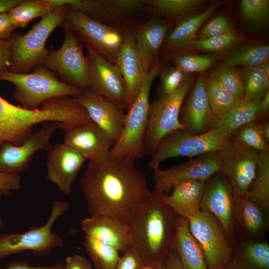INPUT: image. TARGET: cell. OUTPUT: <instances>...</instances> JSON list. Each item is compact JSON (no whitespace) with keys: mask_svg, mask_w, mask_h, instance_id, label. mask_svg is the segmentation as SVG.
<instances>
[{"mask_svg":"<svg viewBox=\"0 0 269 269\" xmlns=\"http://www.w3.org/2000/svg\"><path fill=\"white\" fill-rule=\"evenodd\" d=\"M135 160L89 161L79 186L91 216H107L129 223L150 191L146 176Z\"/></svg>","mask_w":269,"mask_h":269,"instance_id":"obj_1","label":"cell"},{"mask_svg":"<svg viewBox=\"0 0 269 269\" xmlns=\"http://www.w3.org/2000/svg\"><path fill=\"white\" fill-rule=\"evenodd\" d=\"M178 215L150 191L129 225L131 247L144 263L165 262L171 251Z\"/></svg>","mask_w":269,"mask_h":269,"instance_id":"obj_2","label":"cell"},{"mask_svg":"<svg viewBox=\"0 0 269 269\" xmlns=\"http://www.w3.org/2000/svg\"><path fill=\"white\" fill-rule=\"evenodd\" d=\"M14 85L12 98L19 106L30 111L40 109L42 103L51 99L63 96L75 97L82 91L66 84L54 73L43 65L35 67L32 73H14L8 71L0 72V81Z\"/></svg>","mask_w":269,"mask_h":269,"instance_id":"obj_3","label":"cell"},{"mask_svg":"<svg viewBox=\"0 0 269 269\" xmlns=\"http://www.w3.org/2000/svg\"><path fill=\"white\" fill-rule=\"evenodd\" d=\"M160 68V63L158 61L147 72L138 95L126 114L123 130L110 150L109 158L136 160L145 156L144 140L149 114L150 92L153 81Z\"/></svg>","mask_w":269,"mask_h":269,"instance_id":"obj_4","label":"cell"},{"mask_svg":"<svg viewBox=\"0 0 269 269\" xmlns=\"http://www.w3.org/2000/svg\"><path fill=\"white\" fill-rule=\"evenodd\" d=\"M67 5L57 8L41 17L25 34L11 37V54L8 71L27 73L42 65L49 50L45 44L49 36L65 21Z\"/></svg>","mask_w":269,"mask_h":269,"instance_id":"obj_5","label":"cell"},{"mask_svg":"<svg viewBox=\"0 0 269 269\" xmlns=\"http://www.w3.org/2000/svg\"><path fill=\"white\" fill-rule=\"evenodd\" d=\"M232 134L217 126L199 134L183 130L175 131L164 137L151 154L148 166L155 170L164 160L177 156L192 157L221 150L231 138Z\"/></svg>","mask_w":269,"mask_h":269,"instance_id":"obj_6","label":"cell"},{"mask_svg":"<svg viewBox=\"0 0 269 269\" xmlns=\"http://www.w3.org/2000/svg\"><path fill=\"white\" fill-rule=\"evenodd\" d=\"M65 201L55 200L45 224L32 227L22 233H0V259L24 251H31L37 256L49 255L56 248L64 245L63 238L52 231L56 221L69 209Z\"/></svg>","mask_w":269,"mask_h":269,"instance_id":"obj_7","label":"cell"},{"mask_svg":"<svg viewBox=\"0 0 269 269\" xmlns=\"http://www.w3.org/2000/svg\"><path fill=\"white\" fill-rule=\"evenodd\" d=\"M64 21L87 49L116 64L126 27L106 25L69 5Z\"/></svg>","mask_w":269,"mask_h":269,"instance_id":"obj_8","label":"cell"},{"mask_svg":"<svg viewBox=\"0 0 269 269\" xmlns=\"http://www.w3.org/2000/svg\"><path fill=\"white\" fill-rule=\"evenodd\" d=\"M192 84L186 78L174 92L150 103L147 127L144 135L145 156L151 155L160 141L169 134L183 130L179 121L181 108Z\"/></svg>","mask_w":269,"mask_h":269,"instance_id":"obj_9","label":"cell"},{"mask_svg":"<svg viewBox=\"0 0 269 269\" xmlns=\"http://www.w3.org/2000/svg\"><path fill=\"white\" fill-rule=\"evenodd\" d=\"M62 26L64 30L63 44L57 50H49L42 65L55 72L63 83L83 91L89 88V68L83 45L65 21Z\"/></svg>","mask_w":269,"mask_h":269,"instance_id":"obj_10","label":"cell"},{"mask_svg":"<svg viewBox=\"0 0 269 269\" xmlns=\"http://www.w3.org/2000/svg\"><path fill=\"white\" fill-rule=\"evenodd\" d=\"M258 152L232 137L219 151L221 172L230 184L235 201L244 198L255 178Z\"/></svg>","mask_w":269,"mask_h":269,"instance_id":"obj_11","label":"cell"},{"mask_svg":"<svg viewBox=\"0 0 269 269\" xmlns=\"http://www.w3.org/2000/svg\"><path fill=\"white\" fill-rule=\"evenodd\" d=\"M189 227L203 250L208 269L227 266L232 247L217 219L200 210L189 219Z\"/></svg>","mask_w":269,"mask_h":269,"instance_id":"obj_12","label":"cell"},{"mask_svg":"<svg viewBox=\"0 0 269 269\" xmlns=\"http://www.w3.org/2000/svg\"><path fill=\"white\" fill-rule=\"evenodd\" d=\"M219 171V151L205 153L165 169L154 170L153 191L159 195L168 194L179 183L191 180L205 182Z\"/></svg>","mask_w":269,"mask_h":269,"instance_id":"obj_13","label":"cell"},{"mask_svg":"<svg viewBox=\"0 0 269 269\" xmlns=\"http://www.w3.org/2000/svg\"><path fill=\"white\" fill-rule=\"evenodd\" d=\"M89 72V88L124 110L131 105L124 77L117 65L91 49L86 55Z\"/></svg>","mask_w":269,"mask_h":269,"instance_id":"obj_14","label":"cell"},{"mask_svg":"<svg viewBox=\"0 0 269 269\" xmlns=\"http://www.w3.org/2000/svg\"><path fill=\"white\" fill-rule=\"evenodd\" d=\"M60 122L47 121L20 145L6 143L0 150V172L18 174L28 167L32 155L39 150L50 151L51 137Z\"/></svg>","mask_w":269,"mask_h":269,"instance_id":"obj_15","label":"cell"},{"mask_svg":"<svg viewBox=\"0 0 269 269\" xmlns=\"http://www.w3.org/2000/svg\"><path fill=\"white\" fill-rule=\"evenodd\" d=\"M59 128L64 133L63 143L75 149L86 159L99 162L109 158L115 142L92 121L79 124L61 123Z\"/></svg>","mask_w":269,"mask_h":269,"instance_id":"obj_16","label":"cell"},{"mask_svg":"<svg viewBox=\"0 0 269 269\" xmlns=\"http://www.w3.org/2000/svg\"><path fill=\"white\" fill-rule=\"evenodd\" d=\"M235 203L232 188L221 171L205 182L200 210L209 212L217 219L231 246L234 240Z\"/></svg>","mask_w":269,"mask_h":269,"instance_id":"obj_17","label":"cell"},{"mask_svg":"<svg viewBox=\"0 0 269 269\" xmlns=\"http://www.w3.org/2000/svg\"><path fill=\"white\" fill-rule=\"evenodd\" d=\"M70 6L102 23L121 27H129L127 23L134 14L147 9L144 0H74Z\"/></svg>","mask_w":269,"mask_h":269,"instance_id":"obj_18","label":"cell"},{"mask_svg":"<svg viewBox=\"0 0 269 269\" xmlns=\"http://www.w3.org/2000/svg\"><path fill=\"white\" fill-rule=\"evenodd\" d=\"M179 121L183 130L192 134H201L217 126L218 119L211 110L204 77L198 79L190 92L180 110Z\"/></svg>","mask_w":269,"mask_h":269,"instance_id":"obj_19","label":"cell"},{"mask_svg":"<svg viewBox=\"0 0 269 269\" xmlns=\"http://www.w3.org/2000/svg\"><path fill=\"white\" fill-rule=\"evenodd\" d=\"M86 160L72 147L63 142L57 144L48 151L46 163L47 177L60 191L68 195Z\"/></svg>","mask_w":269,"mask_h":269,"instance_id":"obj_20","label":"cell"},{"mask_svg":"<svg viewBox=\"0 0 269 269\" xmlns=\"http://www.w3.org/2000/svg\"><path fill=\"white\" fill-rule=\"evenodd\" d=\"M73 98L86 110L91 120L116 142L125 122L124 110L88 88Z\"/></svg>","mask_w":269,"mask_h":269,"instance_id":"obj_21","label":"cell"},{"mask_svg":"<svg viewBox=\"0 0 269 269\" xmlns=\"http://www.w3.org/2000/svg\"><path fill=\"white\" fill-rule=\"evenodd\" d=\"M116 64L124 77L130 100L133 103L148 71L139 51L131 27L125 28L124 39Z\"/></svg>","mask_w":269,"mask_h":269,"instance_id":"obj_22","label":"cell"},{"mask_svg":"<svg viewBox=\"0 0 269 269\" xmlns=\"http://www.w3.org/2000/svg\"><path fill=\"white\" fill-rule=\"evenodd\" d=\"M85 236L93 238L124 253L131 247L128 223L107 216H90L81 222Z\"/></svg>","mask_w":269,"mask_h":269,"instance_id":"obj_23","label":"cell"},{"mask_svg":"<svg viewBox=\"0 0 269 269\" xmlns=\"http://www.w3.org/2000/svg\"><path fill=\"white\" fill-rule=\"evenodd\" d=\"M137 46L148 71L158 61L159 50L167 35L168 25L152 16L145 22L131 27Z\"/></svg>","mask_w":269,"mask_h":269,"instance_id":"obj_24","label":"cell"},{"mask_svg":"<svg viewBox=\"0 0 269 269\" xmlns=\"http://www.w3.org/2000/svg\"><path fill=\"white\" fill-rule=\"evenodd\" d=\"M269 221L268 213L256 203L245 198L235 201L234 231L240 233V239L257 240L267 230Z\"/></svg>","mask_w":269,"mask_h":269,"instance_id":"obj_25","label":"cell"},{"mask_svg":"<svg viewBox=\"0 0 269 269\" xmlns=\"http://www.w3.org/2000/svg\"><path fill=\"white\" fill-rule=\"evenodd\" d=\"M171 250L177 254L182 269H208L203 250L190 232L188 218L178 216Z\"/></svg>","mask_w":269,"mask_h":269,"instance_id":"obj_26","label":"cell"},{"mask_svg":"<svg viewBox=\"0 0 269 269\" xmlns=\"http://www.w3.org/2000/svg\"><path fill=\"white\" fill-rule=\"evenodd\" d=\"M205 182L196 180L183 181L174 186L171 194L159 195L175 214L189 219L200 211Z\"/></svg>","mask_w":269,"mask_h":269,"instance_id":"obj_27","label":"cell"},{"mask_svg":"<svg viewBox=\"0 0 269 269\" xmlns=\"http://www.w3.org/2000/svg\"><path fill=\"white\" fill-rule=\"evenodd\" d=\"M229 269H269V244L264 240L238 239L232 244Z\"/></svg>","mask_w":269,"mask_h":269,"instance_id":"obj_28","label":"cell"},{"mask_svg":"<svg viewBox=\"0 0 269 269\" xmlns=\"http://www.w3.org/2000/svg\"><path fill=\"white\" fill-rule=\"evenodd\" d=\"M30 119L28 110L0 97V150L6 143L17 144L23 137Z\"/></svg>","mask_w":269,"mask_h":269,"instance_id":"obj_29","label":"cell"},{"mask_svg":"<svg viewBox=\"0 0 269 269\" xmlns=\"http://www.w3.org/2000/svg\"><path fill=\"white\" fill-rule=\"evenodd\" d=\"M219 5L213 1L204 11L180 22L168 35L164 42L166 53H175L192 45L199 28Z\"/></svg>","mask_w":269,"mask_h":269,"instance_id":"obj_30","label":"cell"},{"mask_svg":"<svg viewBox=\"0 0 269 269\" xmlns=\"http://www.w3.org/2000/svg\"><path fill=\"white\" fill-rule=\"evenodd\" d=\"M60 7L58 0H22L8 14L16 28L25 27L32 19Z\"/></svg>","mask_w":269,"mask_h":269,"instance_id":"obj_31","label":"cell"},{"mask_svg":"<svg viewBox=\"0 0 269 269\" xmlns=\"http://www.w3.org/2000/svg\"><path fill=\"white\" fill-rule=\"evenodd\" d=\"M269 212V152L258 153L255 178L244 197Z\"/></svg>","mask_w":269,"mask_h":269,"instance_id":"obj_32","label":"cell"},{"mask_svg":"<svg viewBox=\"0 0 269 269\" xmlns=\"http://www.w3.org/2000/svg\"><path fill=\"white\" fill-rule=\"evenodd\" d=\"M263 99V98H262ZM262 99L240 100L228 113L218 120L217 126L224 127L231 134L243 125L256 121Z\"/></svg>","mask_w":269,"mask_h":269,"instance_id":"obj_33","label":"cell"},{"mask_svg":"<svg viewBox=\"0 0 269 269\" xmlns=\"http://www.w3.org/2000/svg\"><path fill=\"white\" fill-rule=\"evenodd\" d=\"M243 82L244 99H262L269 91V75L261 65L246 67L240 70Z\"/></svg>","mask_w":269,"mask_h":269,"instance_id":"obj_34","label":"cell"},{"mask_svg":"<svg viewBox=\"0 0 269 269\" xmlns=\"http://www.w3.org/2000/svg\"><path fill=\"white\" fill-rule=\"evenodd\" d=\"M84 247L96 269H115L120 256L113 247L85 236Z\"/></svg>","mask_w":269,"mask_h":269,"instance_id":"obj_35","label":"cell"},{"mask_svg":"<svg viewBox=\"0 0 269 269\" xmlns=\"http://www.w3.org/2000/svg\"><path fill=\"white\" fill-rule=\"evenodd\" d=\"M206 88L211 110L218 120L240 101L212 76L206 79Z\"/></svg>","mask_w":269,"mask_h":269,"instance_id":"obj_36","label":"cell"},{"mask_svg":"<svg viewBox=\"0 0 269 269\" xmlns=\"http://www.w3.org/2000/svg\"><path fill=\"white\" fill-rule=\"evenodd\" d=\"M269 46L254 45L236 50L222 63V66L235 67L237 66L251 67L261 65L268 60Z\"/></svg>","mask_w":269,"mask_h":269,"instance_id":"obj_37","label":"cell"},{"mask_svg":"<svg viewBox=\"0 0 269 269\" xmlns=\"http://www.w3.org/2000/svg\"><path fill=\"white\" fill-rule=\"evenodd\" d=\"M148 9L166 18L176 19L204 3L201 0H144Z\"/></svg>","mask_w":269,"mask_h":269,"instance_id":"obj_38","label":"cell"},{"mask_svg":"<svg viewBox=\"0 0 269 269\" xmlns=\"http://www.w3.org/2000/svg\"><path fill=\"white\" fill-rule=\"evenodd\" d=\"M232 138L260 153L269 152V144L260 134L256 121L250 122L235 130Z\"/></svg>","mask_w":269,"mask_h":269,"instance_id":"obj_39","label":"cell"},{"mask_svg":"<svg viewBox=\"0 0 269 269\" xmlns=\"http://www.w3.org/2000/svg\"><path fill=\"white\" fill-rule=\"evenodd\" d=\"M244 40L239 33L232 30L221 35L195 40L192 45L203 51L222 52L231 49Z\"/></svg>","mask_w":269,"mask_h":269,"instance_id":"obj_40","label":"cell"},{"mask_svg":"<svg viewBox=\"0 0 269 269\" xmlns=\"http://www.w3.org/2000/svg\"><path fill=\"white\" fill-rule=\"evenodd\" d=\"M211 76L238 100L244 99V86L239 70L221 66Z\"/></svg>","mask_w":269,"mask_h":269,"instance_id":"obj_41","label":"cell"},{"mask_svg":"<svg viewBox=\"0 0 269 269\" xmlns=\"http://www.w3.org/2000/svg\"><path fill=\"white\" fill-rule=\"evenodd\" d=\"M218 58L215 55L180 54L174 56L172 62L174 67L185 73H201L212 67Z\"/></svg>","mask_w":269,"mask_h":269,"instance_id":"obj_42","label":"cell"},{"mask_svg":"<svg viewBox=\"0 0 269 269\" xmlns=\"http://www.w3.org/2000/svg\"><path fill=\"white\" fill-rule=\"evenodd\" d=\"M241 15L245 21L256 26L263 25L269 14L268 0H243L241 2Z\"/></svg>","mask_w":269,"mask_h":269,"instance_id":"obj_43","label":"cell"},{"mask_svg":"<svg viewBox=\"0 0 269 269\" xmlns=\"http://www.w3.org/2000/svg\"><path fill=\"white\" fill-rule=\"evenodd\" d=\"M162 74L159 90L160 96L174 92L187 78L186 73L175 67L168 68Z\"/></svg>","mask_w":269,"mask_h":269,"instance_id":"obj_44","label":"cell"},{"mask_svg":"<svg viewBox=\"0 0 269 269\" xmlns=\"http://www.w3.org/2000/svg\"><path fill=\"white\" fill-rule=\"evenodd\" d=\"M233 30L230 21L224 16L218 15L205 24L198 32V39L222 35Z\"/></svg>","mask_w":269,"mask_h":269,"instance_id":"obj_45","label":"cell"},{"mask_svg":"<svg viewBox=\"0 0 269 269\" xmlns=\"http://www.w3.org/2000/svg\"><path fill=\"white\" fill-rule=\"evenodd\" d=\"M144 264L140 256L130 248L120 256L115 269H141Z\"/></svg>","mask_w":269,"mask_h":269,"instance_id":"obj_46","label":"cell"},{"mask_svg":"<svg viewBox=\"0 0 269 269\" xmlns=\"http://www.w3.org/2000/svg\"><path fill=\"white\" fill-rule=\"evenodd\" d=\"M21 187V178L18 174L0 172V189L9 194L11 191H18Z\"/></svg>","mask_w":269,"mask_h":269,"instance_id":"obj_47","label":"cell"},{"mask_svg":"<svg viewBox=\"0 0 269 269\" xmlns=\"http://www.w3.org/2000/svg\"><path fill=\"white\" fill-rule=\"evenodd\" d=\"M11 46V37L5 39H0V72L9 70Z\"/></svg>","mask_w":269,"mask_h":269,"instance_id":"obj_48","label":"cell"},{"mask_svg":"<svg viewBox=\"0 0 269 269\" xmlns=\"http://www.w3.org/2000/svg\"><path fill=\"white\" fill-rule=\"evenodd\" d=\"M64 266V269H93L90 261L78 254L68 256Z\"/></svg>","mask_w":269,"mask_h":269,"instance_id":"obj_49","label":"cell"},{"mask_svg":"<svg viewBox=\"0 0 269 269\" xmlns=\"http://www.w3.org/2000/svg\"><path fill=\"white\" fill-rule=\"evenodd\" d=\"M16 28L13 24L7 12L0 13V39H7Z\"/></svg>","mask_w":269,"mask_h":269,"instance_id":"obj_50","label":"cell"},{"mask_svg":"<svg viewBox=\"0 0 269 269\" xmlns=\"http://www.w3.org/2000/svg\"><path fill=\"white\" fill-rule=\"evenodd\" d=\"M64 267L60 262L49 266H32L26 262L16 261L9 264L5 269H64Z\"/></svg>","mask_w":269,"mask_h":269,"instance_id":"obj_51","label":"cell"},{"mask_svg":"<svg viewBox=\"0 0 269 269\" xmlns=\"http://www.w3.org/2000/svg\"><path fill=\"white\" fill-rule=\"evenodd\" d=\"M269 92L265 95L262 99L257 111L256 120L264 117L269 111Z\"/></svg>","mask_w":269,"mask_h":269,"instance_id":"obj_52","label":"cell"},{"mask_svg":"<svg viewBox=\"0 0 269 269\" xmlns=\"http://www.w3.org/2000/svg\"><path fill=\"white\" fill-rule=\"evenodd\" d=\"M168 269H182L180 260L172 250L170 252L167 260L165 261Z\"/></svg>","mask_w":269,"mask_h":269,"instance_id":"obj_53","label":"cell"},{"mask_svg":"<svg viewBox=\"0 0 269 269\" xmlns=\"http://www.w3.org/2000/svg\"><path fill=\"white\" fill-rule=\"evenodd\" d=\"M22 0H0V13L9 11Z\"/></svg>","mask_w":269,"mask_h":269,"instance_id":"obj_54","label":"cell"},{"mask_svg":"<svg viewBox=\"0 0 269 269\" xmlns=\"http://www.w3.org/2000/svg\"><path fill=\"white\" fill-rule=\"evenodd\" d=\"M257 123L258 131L263 139L269 144V123L268 121Z\"/></svg>","mask_w":269,"mask_h":269,"instance_id":"obj_55","label":"cell"},{"mask_svg":"<svg viewBox=\"0 0 269 269\" xmlns=\"http://www.w3.org/2000/svg\"><path fill=\"white\" fill-rule=\"evenodd\" d=\"M141 269H168L165 262H153L145 263Z\"/></svg>","mask_w":269,"mask_h":269,"instance_id":"obj_56","label":"cell"},{"mask_svg":"<svg viewBox=\"0 0 269 269\" xmlns=\"http://www.w3.org/2000/svg\"><path fill=\"white\" fill-rule=\"evenodd\" d=\"M8 194H9L6 193V192L0 189V201L1 199V197L3 196L7 195ZM4 225V221L0 213V230L3 228Z\"/></svg>","mask_w":269,"mask_h":269,"instance_id":"obj_57","label":"cell"},{"mask_svg":"<svg viewBox=\"0 0 269 269\" xmlns=\"http://www.w3.org/2000/svg\"><path fill=\"white\" fill-rule=\"evenodd\" d=\"M212 269H229V268L227 266H223Z\"/></svg>","mask_w":269,"mask_h":269,"instance_id":"obj_58","label":"cell"}]
</instances>
